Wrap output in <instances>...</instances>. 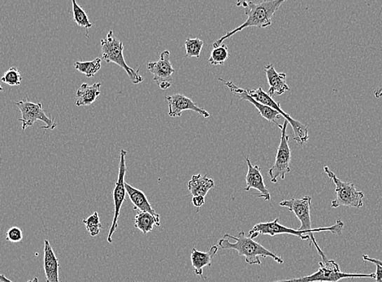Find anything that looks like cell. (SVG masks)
<instances>
[{
  "instance_id": "1",
  "label": "cell",
  "mask_w": 382,
  "mask_h": 282,
  "mask_svg": "<svg viewBox=\"0 0 382 282\" xmlns=\"http://www.w3.org/2000/svg\"><path fill=\"white\" fill-rule=\"evenodd\" d=\"M285 3V0H269V1L252 2L243 1L237 3V6H242L245 10L247 20L240 27L222 36L213 43V48L220 47L224 41L232 37L233 34L242 32L248 27L266 28L272 25V19L275 13Z\"/></svg>"
},
{
  "instance_id": "2",
  "label": "cell",
  "mask_w": 382,
  "mask_h": 282,
  "mask_svg": "<svg viewBox=\"0 0 382 282\" xmlns=\"http://www.w3.org/2000/svg\"><path fill=\"white\" fill-rule=\"evenodd\" d=\"M225 238L233 239L236 241V243H231L228 240L222 239L219 240V248L224 250H237L239 255L245 257L246 263L248 264L261 265V257H270L278 264L284 263V260L281 257L263 247L256 241L247 237L243 231L239 232L237 236L226 234Z\"/></svg>"
},
{
  "instance_id": "3",
  "label": "cell",
  "mask_w": 382,
  "mask_h": 282,
  "mask_svg": "<svg viewBox=\"0 0 382 282\" xmlns=\"http://www.w3.org/2000/svg\"><path fill=\"white\" fill-rule=\"evenodd\" d=\"M312 243L315 245L320 257L322 259V262L319 263V269L315 273L303 276V278L273 282H338L346 278H375V274H356L343 273V271H341L339 265L334 260L327 258L324 251L319 247L315 239L313 240Z\"/></svg>"
},
{
  "instance_id": "4",
  "label": "cell",
  "mask_w": 382,
  "mask_h": 282,
  "mask_svg": "<svg viewBox=\"0 0 382 282\" xmlns=\"http://www.w3.org/2000/svg\"><path fill=\"white\" fill-rule=\"evenodd\" d=\"M344 223L340 219L331 227L323 228H315L310 230V231H303V230H296L283 227L279 223V218H276L271 222L258 223L254 225L252 230L249 231V238L254 239L258 237L259 235H269L275 236L278 234H289L296 236L303 241L315 239L313 234L315 232H330L333 234H342Z\"/></svg>"
},
{
  "instance_id": "5",
  "label": "cell",
  "mask_w": 382,
  "mask_h": 282,
  "mask_svg": "<svg viewBox=\"0 0 382 282\" xmlns=\"http://www.w3.org/2000/svg\"><path fill=\"white\" fill-rule=\"evenodd\" d=\"M102 59L106 63H114L121 67L134 84H139L144 81V78L139 74V69L135 70L126 64L123 55L124 45L117 39L113 30H110L106 37L100 41Z\"/></svg>"
},
{
  "instance_id": "6",
  "label": "cell",
  "mask_w": 382,
  "mask_h": 282,
  "mask_svg": "<svg viewBox=\"0 0 382 282\" xmlns=\"http://www.w3.org/2000/svg\"><path fill=\"white\" fill-rule=\"evenodd\" d=\"M324 171L335 184L336 198L331 202V208L348 207L360 208L364 206V194L356 189L353 183L341 181L336 174L325 166Z\"/></svg>"
},
{
  "instance_id": "7",
  "label": "cell",
  "mask_w": 382,
  "mask_h": 282,
  "mask_svg": "<svg viewBox=\"0 0 382 282\" xmlns=\"http://www.w3.org/2000/svg\"><path fill=\"white\" fill-rule=\"evenodd\" d=\"M247 93L252 96L254 100L264 105H266L271 107L274 111H277L280 115L284 117L285 120H287L292 126V130L294 133V140L296 141L300 145H303L309 140L308 128L307 126L303 124V123L299 121L294 120L292 116L285 112L280 105V102L274 101L272 97H270L267 92L264 91L261 87L258 89H247Z\"/></svg>"
},
{
  "instance_id": "8",
  "label": "cell",
  "mask_w": 382,
  "mask_h": 282,
  "mask_svg": "<svg viewBox=\"0 0 382 282\" xmlns=\"http://www.w3.org/2000/svg\"><path fill=\"white\" fill-rule=\"evenodd\" d=\"M281 130V141L278 148L276 160L274 165L269 169L268 176L273 183H277L278 179L281 178L284 180L287 173L290 172L289 163L292 161V150L289 146V137L287 135V130L288 121L284 120L282 126L277 125Z\"/></svg>"
},
{
  "instance_id": "9",
  "label": "cell",
  "mask_w": 382,
  "mask_h": 282,
  "mask_svg": "<svg viewBox=\"0 0 382 282\" xmlns=\"http://www.w3.org/2000/svg\"><path fill=\"white\" fill-rule=\"evenodd\" d=\"M15 105L18 107L20 114H22V118H20L19 121L22 123L23 131L27 130L28 127L32 126L38 121H43L45 124L44 126L41 127V129L53 130L55 128H57V124L55 122L54 118L46 115L41 102L35 104L27 99V100L18 101L15 102Z\"/></svg>"
},
{
  "instance_id": "10",
  "label": "cell",
  "mask_w": 382,
  "mask_h": 282,
  "mask_svg": "<svg viewBox=\"0 0 382 282\" xmlns=\"http://www.w3.org/2000/svg\"><path fill=\"white\" fill-rule=\"evenodd\" d=\"M126 156L127 152L124 149H121L120 152L118 178H117L113 193L114 202V217L113 223H111V225L108 239H107L109 243H113V235L117 227H118V219L120 217L121 209L125 200L126 189L125 177L126 173Z\"/></svg>"
},
{
  "instance_id": "11",
  "label": "cell",
  "mask_w": 382,
  "mask_h": 282,
  "mask_svg": "<svg viewBox=\"0 0 382 282\" xmlns=\"http://www.w3.org/2000/svg\"><path fill=\"white\" fill-rule=\"evenodd\" d=\"M170 51H164L159 60L147 64V69L153 74V80L159 85L162 90L169 89L172 85V75L175 69L170 62Z\"/></svg>"
},
{
  "instance_id": "12",
  "label": "cell",
  "mask_w": 382,
  "mask_h": 282,
  "mask_svg": "<svg viewBox=\"0 0 382 282\" xmlns=\"http://www.w3.org/2000/svg\"><path fill=\"white\" fill-rule=\"evenodd\" d=\"M311 202H312V198L310 196L301 199L293 198L289 200H284L280 203V206L288 208L289 211L292 212L299 219L301 223L299 230L310 231L313 229L310 215Z\"/></svg>"
},
{
  "instance_id": "13",
  "label": "cell",
  "mask_w": 382,
  "mask_h": 282,
  "mask_svg": "<svg viewBox=\"0 0 382 282\" xmlns=\"http://www.w3.org/2000/svg\"><path fill=\"white\" fill-rule=\"evenodd\" d=\"M165 100L169 104V115L171 117H180L184 111L196 112L205 118L210 116V114L205 109H202L195 102H193L185 95L181 94L172 95L166 96Z\"/></svg>"
},
{
  "instance_id": "14",
  "label": "cell",
  "mask_w": 382,
  "mask_h": 282,
  "mask_svg": "<svg viewBox=\"0 0 382 282\" xmlns=\"http://www.w3.org/2000/svg\"><path fill=\"white\" fill-rule=\"evenodd\" d=\"M218 80L221 81V83L225 84L226 86H228L229 90L233 92V93L238 95L239 98H240L241 100H247L251 102V104L256 107V109L259 112V114H261L262 117L264 118V119H266L270 122H273L275 123V124L278 125L276 120L281 119L282 116L280 115V114H278L277 111H274L271 109V107L264 105L261 104V102L254 100L252 96H250L247 93L246 90L239 88V87L234 84L233 81H227L223 80L222 79H219Z\"/></svg>"
},
{
  "instance_id": "15",
  "label": "cell",
  "mask_w": 382,
  "mask_h": 282,
  "mask_svg": "<svg viewBox=\"0 0 382 282\" xmlns=\"http://www.w3.org/2000/svg\"><path fill=\"white\" fill-rule=\"evenodd\" d=\"M248 170L246 176L247 187L246 192H249L251 189H257L259 194H254L259 198H262L266 201H270L271 196L266 184H264V177L261 172V168L258 166H252L251 161L248 157H246Z\"/></svg>"
},
{
  "instance_id": "16",
  "label": "cell",
  "mask_w": 382,
  "mask_h": 282,
  "mask_svg": "<svg viewBox=\"0 0 382 282\" xmlns=\"http://www.w3.org/2000/svg\"><path fill=\"white\" fill-rule=\"evenodd\" d=\"M264 69L266 72L269 85L267 94L270 97H273L274 95H282L285 92L290 90L287 83L286 74L278 73L272 64L267 65Z\"/></svg>"
},
{
  "instance_id": "17",
  "label": "cell",
  "mask_w": 382,
  "mask_h": 282,
  "mask_svg": "<svg viewBox=\"0 0 382 282\" xmlns=\"http://www.w3.org/2000/svg\"><path fill=\"white\" fill-rule=\"evenodd\" d=\"M43 267L47 282H60L59 260L48 240L44 241Z\"/></svg>"
},
{
  "instance_id": "18",
  "label": "cell",
  "mask_w": 382,
  "mask_h": 282,
  "mask_svg": "<svg viewBox=\"0 0 382 282\" xmlns=\"http://www.w3.org/2000/svg\"><path fill=\"white\" fill-rule=\"evenodd\" d=\"M125 189L127 194H128L131 203L134 204L135 210H139L140 213H150L152 216L160 220V215L152 208L149 199H147L146 194L144 192L139 189L130 186V184L126 182Z\"/></svg>"
},
{
  "instance_id": "19",
  "label": "cell",
  "mask_w": 382,
  "mask_h": 282,
  "mask_svg": "<svg viewBox=\"0 0 382 282\" xmlns=\"http://www.w3.org/2000/svg\"><path fill=\"white\" fill-rule=\"evenodd\" d=\"M217 246H212L211 249L207 251V253H202V251L198 250L196 248L192 249L191 255L192 267L193 270H195L196 274L201 276L202 279H203V269L207 266H212V260L217 253Z\"/></svg>"
},
{
  "instance_id": "20",
  "label": "cell",
  "mask_w": 382,
  "mask_h": 282,
  "mask_svg": "<svg viewBox=\"0 0 382 282\" xmlns=\"http://www.w3.org/2000/svg\"><path fill=\"white\" fill-rule=\"evenodd\" d=\"M101 83L89 85L81 84L76 94V105L78 107L90 106L98 98L101 91Z\"/></svg>"
},
{
  "instance_id": "21",
  "label": "cell",
  "mask_w": 382,
  "mask_h": 282,
  "mask_svg": "<svg viewBox=\"0 0 382 282\" xmlns=\"http://www.w3.org/2000/svg\"><path fill=\"white\" fill-rule=\"evenodd\" d=\"M215 187V182L212 178H208L207 175L203 176L202 174L193 175L188 183V189L193 196L206 197L210 189Z\"/></svg>"
},
{
  "instance_id": "22",
  "label": "cell",
  "mask_w": 382,
  "mask_h": 282,
  "mask_svg": "<svg viewBox=\"0 0 382 282\" xmlns=\"http://www.w3.org/2000/svg\"><path fill=\"white\" fill-rule=\"evenodd\" d=\"M155 224L156 227H161V220L150 213H139L135 216V227L144 234L151 232Z\"/></svg>"
},
{
  "instance_id": "23",
  "label": "cell",
  "mask_w": 382,
  "mask_h": 282,
  "mask_svg": "<svg viewBox=\"0 0 382 282\" xmlns=\"http://www.w3.org/2000/svg\"><path fill=\"white\" fill-rule=\"evenodd\" d=\"M102 59L96 58L91 61H78L74 64L75 69L80 72L81 74L88 76V78H93L101 69Z\"/></svg>"
},
{
  "instance_id": "24",
  "label": "cell",
  "mask_w": 382,
  "mask_h": 282,
  "mask_svg": "<svg viewBox=\"0 0 382 282\" xmlns=\"http://www.w3.org/2000/svg\"><path fill=\"white\" fill-rule=\"evenodd\" d=\"M72 6L74 22L81 28L86 29V36L88 37V29L93 27V23L90 22L88 14H86L83 8L75 0H73Z\"/></svg>"
},
{
  "instance_id": "25",
  "label": "cell",
  "mask_w": 382,
  "mask_h": 282,
  "mask_svg": "<svg viewBox=\"0 0 382 282\" xmlns=\"http://www.w3.org/2000/svg\"><path fill=\"white\" fill-rule=\"evenodd\" d=\"M205 43L200 39H187L185 42L186 58H200Z\"/></svg>"
},
{
  "instance_id": "26",
  "label": "cell",
  "mask_w": 382,
  "mask_h": 282,
  "mask_svg": "<svg viewBox=\"0 0 382 282\" xmlns=\"http://www.w3.org/2000/svg\"><path fill=\"white\" fill-rule=\"evenodd\" d=\"M83 222L91 237H96L97 235L100 234L101 229H103L99 213L97 212L91 215L88 219H84Z\"/></svg>"
},
{
  "instance_id": "27",
  "label": "cell",
  "mask_w": 382,
  "mask_h": 282,
  "mask_svg": "<svg viewBox=\"0 0 382 282\" xmlns=\"http://www.w3.org/2000/svg\"><path fill=\"white\" fill-rule=\"evenodd\" d=\"M228 58V47L225 44H221L220 47L214 48L212 51L210 58L208 60L212 65H222L226 62Z\"/></svg>"
},
{
  "instance_id": "28",
  "label": "cell",
  "mask_w": 382,
  "mask_h": 282,
  "mask_svg": "<svg viewBox=\"0 0 382 282\" xmlns=\"http://www.w3.org/2000/svg\"><path fill=\"white\" fill-rule=\"evenodd\" d=\"M22 76L16 67H12L4 74L2 83L11 86H20L22 83Z\"/></svg>"
},
{
  "instance_id": "29",
  "label": "cell",
  "mask_w": 382,
  "mask_h": 282,
  "mask_svg": "<svg viewBox=\"0 0 382 282\" xmlns=\"http://www.w3.org/2000/svg\"><path fill=\"white\" fill-rule=\"evenodd\" d=\"M6 239L11 243L22 242L23 239L22 230L18 227H12L6 234Z\"/></svg>"
},
{
  "instance_id": "30",
  "label": "cell",
  "mask_w": 382,
  "mask_h": 282,
  "mask_svg": "<svg viewBox=\"0 0 382 282\" xmlns=\"http://www.w3.org/2000/svg\"><path fill=\"white\" fill-rule=\"evenodd\" d=\"M192 203L193 206L196 208H200L205 203V197L203 196H193L192 199Z\"/></svg>"
},
{
  "instance_id": "31",
  "label": "cell",
  "mask_w": 382,
  "mask_h": 282,
  "mask_svg": "<svg viewBox=\"0 0 382 282\" xmlns=\"http://www.w3.org/2000/svg\"><path fill=\"white\" fill-rule=\"evenodd\" d=\"M376 273H375V281L382 282V266L380 264H376Z\"/></svg>"
},
{
  "instance_id": "32",
  "label": "cell",
  "mask_w": 382,
  "mask_h": 282,
  "mask_svg": "<svg viewBox=\"0 0 382 282\" xmlns=\"http://www.w3.org/2000/svg\"><path fill=\"white\" fill-rule=\"evenodd\" d=\"M363 260L364 262H370L374 264H380L382 266V260L370 258L368 255H363Z\"/></svg>"
},
{
  "instance_id": "33",
  "label": "cell",
  "mask_w": 382,
  "mask_h": 282,
  "mask_svg": "<svg viewBox=\"0 0 382 282\" xmlns=\"http://www.w3.org/2000/svg\"><path fill=\"white\" fill-rule=\"evenodd\" d=\"M0 282H13L11 280H9L6 278L4 274H0ZM27 282H39V279L37 278H34V279L29 280Z\"/></svg>"
},
{
  "instance_id": "34",
  "label": "cell",
  "mask_w": 382,
  "mask_h": 282,
  "mask_svg": "<svg viewBox=\"0 0 382 282\" xmlns=\"http://www.w3.org/2000/svg\"><path fill=\"white\" fill-rule=\"evenodd\" d=\"M374 95L376 99H380L382 97V85L378 89L374 90Z\"/></svg>"
},
{
  "instance_id": "35",
  "label": "cell",
  "mask_w": 382,
  "mask_h": 282,
  "mask_svg": "<svg viewBox=\"0 0 382 282\" xmlns=\"http://www.w3.org/2000/svg\"><path fill=\"white\" fill-rule=\"evenodd\" d=\"M3 90H4L3 87L1 85H0V91H3Z\"/></svg>"
},
{
  "instance_id": "36",
  "label": "cell",
  "mask_w": 382,
  "mask_h": 282,
  "mask_svg": "<svg viewBox=\"0 0 382 282\" xmlns=\"http://www.w3.org/2000/svg\"><path fill=\"white\" fill-rule=\"evenodd\" d=\"M350 282H353V281H350Z\"/></svg>"
}]
</instances>
